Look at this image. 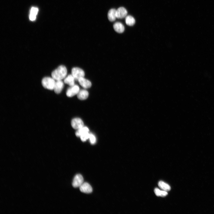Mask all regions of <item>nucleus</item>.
Listing matches in <instances>:
<instances>
[{
	"instance_id": "nucleus-1",
	"label": "nucleus",
	"mask_w": 214,
	"mask_h": 214,
	"mask_svg": "<svg viewBox=\"0 0 214 214\" xmlns=\"http://www.w3.org/2000/svg\"><path fill=\"white\" fill-rule=\"evenodd\" d=\"M67 73L66 67L61 65L52 72L51 75L52 77L56 81L62 80L67 76Z\"/></svg>"
},
{
	"instance_id": "nucleus-2",
	"label": "nucleus",
	"mask_w": 214,
	"mask_h": 214,
	"mask_svg": "<svg viewBox=\"0 0 214 214\" xmlns=\"http://www.w3.org/2000/svg\"><path fill=\"white\" fill-rule=\"evenodd\" d=\"M56 82V80L52 77H45L42 79L41 83L45 88L52 90L54 89Z\"/></svg>"
},
{
	"instance_id": "nucleus-3",
	"label": "nucleus",
	"mask_w": 214,
	"mask_h": 214,
	"mask_svg": "<svg viewBox=\"0 0 214 214\" xmlns=\"http://www.w3.org/2000/svg\"><path fill=\"white\" fill-rule=\"evenodd\" d=\"M71 74L75 80L78 81L80 78L84 77L85 73L81 69L78 67H74L72 69Z\"/></svg>"
},
{
	"instance_id": "nucleus-4",
	"label": "nucleus",
	"mask_w": 214,
	"mask_h": 214,
	"mask_svg": "<svg viewBox=\"0 0 214 214\" xmlns=\"http://www.w3.org/2000/svg\"><path fill=\"white\" fill-rule=\"evenodd\" d=\"M80 90L79 87L77 85L75 84L73 86H70L67 89L66 95L69 97H72L76 95H77Z\"/></svg>"
},
{
	"instance_id": "nucleus-5",
	"label": "nucleus",
	"mask_w": 214,
	"mask_h": 214,
	"mask_svg": "<svg viewBox=\"0 0 214 214\" xmlns=\"http://www.w3.org/2000/svg\"><path fill=\"white\" fill-rule=\"evenodd\" d=\"M84 183V179L82 175L80 174L76 175L72 182L73 186L74 188L79 187Z\"/></svg>"
},
{
	"instance_id": "nucleus-6",
	"label": "nucleus",
	"mask_w": 214,
	"mask_h": 214,
	"mask_svg": "<svg viewBox=\"0 0 214 214\" xmlns=\"http://www.w3.org/2000/svg\"><path fill=\"white\" fill-rule=\"evenodd\" d=\"M71 125L73 128L77 130L84 126L83 121L79 118L73 119L72 120Z\"/></svg>"
},
{
	"instance_id": "nucleus-7",
	"label": "nucleus",
	"mask_w": 214,
	"mask_h": 214,
	"mask_svg": "<svg viewBox=\"0 0 214 214\" xmlns=\"http://www.w3.org/2000/svg\"><path fill=\"white\" fill-rule=\"evenodd\" d=\"M79 188L80 191L85 193H90L92 191V187L87 182H84Z\"/></svg>"
},
{
	"instance_id": "nucleus-8",
	"label": "nucleus",
	"mask_w": 214,
	"mask_h": 214,
	"mask_svg": "<svg viewBox=\"0 0 214 214\" xmlns=\"http://www.w3.org/2000/svg\"><path fill=\"white\" fill-rule=\"evenodd\" d=\"M127 11L125 8L120 7L116 10L117 18L122 19L125 18L127 16Z\"/></svg>"
},
{
	"instance_id": "nucleus-9",
	"label": "nucleus",
	"mask_w": 214,
	"mask_h": 214,
	"mask_svg": "<svg viewBox=\"0 0 214 214\" xmlns=\"http://www.w3.org/2000/svg\"><path fill=\"white\" fill-rule=\"evenodd\" d=\"M78 81L80 85L85 89L89 88L92 86L91 82L84 77L80 78Z\"/></svg>"
},
{
	"instance_id": "nucleus-10",
	"label": "nucleus",
	"mask_w": 214,
	"mask_h": 214,
	"mask_svg": "<svg viewBox=\"0 0 214 214\" xmlns=\"http://www.w3.org/2000/svg\"><path fill=\"white\" fill-rule=\"evenodd\" d=\"M64 86V82L62 80L56 81L54 90L55 92L58 94L62 90Z\"/></svg>"
},
{
	"instance_id": "nucleus-11",
	"label": "nucleus",
	"mask_w": 214,
	"mask_h": 214,
	"mask_svg": "<svg viewBox=\"0 0 214 214\" xmlns=\"http://www.w3.org/2000/svg\"><path fill=\"white\" fill-rule=\"evenodd\" d=\"M113 28L114 30L119 33H123L125 30L123 25L120 22H116L113 25Z\"/></svg>"
},
{
	"instance_id": "nucleus-12",
	"label": "nucleus",
	"mask_w": 214,
	"mask_h": 214,
	"mask_svg": "<svg viewBox=\"0 0 214 214\" xmlns=\"http://www.w3.org/2000/svg\"><path fill=\"white\" fill-rule=\"evenodd\" d=\"M89 96V92L85 89H80L77 94L78 98L80 100H84L87 99Z\"/></svg>"
},
{
	"instance_id": "nucleus-13",
	"label": "nucleus",
	"mask_w": 214,
	"mask_h": 214,
	"mask_svg": "<svg viewBox=\"0 0 214 214\" xmlns=\"http://www.w3.org/2000/svg\"><path fill=\"white\" fill-rule=\"evenodd\" d=\"M75 78L71 74L68 75L65 77L64 79V82L70 86H72L75 84Z\"/></svg>"
},
{
	"instance_id": "nucleus-14",
	"label": "nucleus",
	"mask_w": 214,
	"mask_h": 214,
	"mask_svg": "<svg viewBox=\"0 0 214 214\" xmlns=\"http://www.w3.org/2000/svg\"><path fill=\"white\" fill-rule=\"evenodd\" d=\"M108 20L111 22L115 21L117 18L116 10L114 9L110 10L108 13Z\"/></svg>"
},
{
	"instance_id": "nucleus-15",
	"label": "nucleus",
	"mask_w": 214,
	"mask_h": 214,
	"mask_svg": "<svg viewBox=\"0 0 214 214\" xmlns=\"http://www.w3.org/2000/svg\"><path fill=\"white\" fill-rule=\"evenodd\" d=\"M89 132V130L88 128L86 126L82 127V128L77 130L75 132V134L77 137L80 136L83 134Z\"/></svg>"
},
{
	"instance_id": "nucleus-16",
	"label": "nucleus",
	"mask_w": 214,
	"mask_h": 214,
	"mask_svg": "<svg viewBox=\"0 0 214 214\" xmlns=\"http://www.w3.org/2000/svg\"><path fill=\"white\" fill-rule=\"evenodd\" d=\"M38 9L36 7L31 8L29 15V18L32 21L34 20L38 12Z\"/></svg>"
},
{
	"instance_id": "nucleus-17",
	"label": "nucleus",
	"mask_w": 214,
	"mask_h": 214,
	"mask_svg": "<svg viewBox=\"0 0 214 214\" xmlns=\"http://www.w3.org/2000/svg\"><path fill=\"white\" fill-rule=\"evenodd\" d=\"M125 22L127 25L131 26L135 24V20L132 16L127 15L125 17Z\"/></svg>"
},
{
	"instance_id": "nucleus-18",
	"label": "nucleus",
	"mask_w": 214,
	"mask_h": 214,
	"mask_svg": "<svg viewBox=\"0 0 214 214\" xmlns=\"http://www.w3.org/2000/svg\"><path fill=\"white\" fill-rule=\"evenodd\" d=\"M159 187L162 190L166 191H170V186L167 184L163 181H160L158 183Z\"/></svg>"
},
{
	"instance_id": "nucleus-19",
	"label": "nucleus",
	"mask_w": 214,
	"mask_h": 214,
	"mask_svg": "<svg viewBox=\"0 0 214 214\" xmlns=\"http://www.w3.org/2000/svg\"><path fill=\"white\" fill-rule=\"evenodd\" d=\"M154 192L155 195L157 196L164 197L168 194L167 191L160 190L158 188H155L154 190Z\"/></svg>"
},
{
	"instance_id": "nucleus-20",
	"label": "nucleus",
	"mask_w": 214,
	"mask_h": 214,
	"mask_svg": "<svg viewBox=\"0 0 214 214\" xmlns=\"http://www.w3.org/2000/svg\"><path fill=\"white\" fill-rule=\"evenodd\" d=\"M89 139L90 143L92 144H94L96 142V139L95 136L93 134L90 133Z\"/></svg>"
},
{
	"instance_id": "nucleus-21",
	"label": "nucleus",
	"mask_w": 214,
	"mask_h": 214,
	"mask_svg": "<svg viewBox=\"0 0 214 214\" xmlns=\"http://www.w3.org/2000/svg\"><path fill=\"white\" fill-rule=\"evenodd\" d=\"M90 133L89 132L85 133L80 136L81 140L83 142L86 141L87 139H89Z\"/></svg>"
}]
</instances>
